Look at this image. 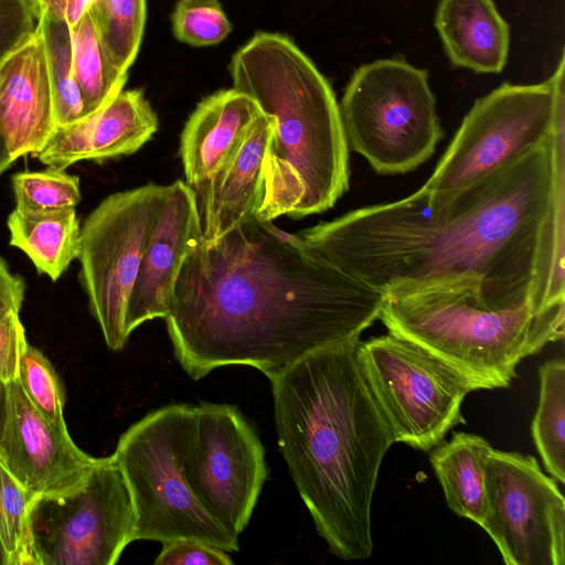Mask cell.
Here are the masks:
<instances>
[{"mask_svg":"<svg viewBox=\"0 0 565 565\" xmlns=\"http://www.w3.org/2000/svg\"><path fill=\"white\" fill-rule=\"evenodd\" d=\"M564 131L563 117L548 140L462 189L420 188L300 236L385 296L477 280L490 305L533 307L535 282L564 281Z\"/></svg>","mask_w":565,"mask_h":565,"instance_id":"cell-1","label":"cell"},{"mask_svg":"<svg viewBox=\"0 0 565 565\" xmlns=\"http://www.w3.org/2000/svg\"><path fill=\"white\" fill-rule=\"evenodd\" d=\"M385 299L300 235L254 215L186 255L164 320L192 380L247 365L271 382L317 350L360 339Z\"/></svg>","mask_w":565,"mask_h":565,"instance_id":"cell-2","label":"cell"},{"mask_svg":"<svg viewBox=\"0 0 565 565\" xmlns=\"http://www.w3.org/2000/svg\"><path fill=\"white\" fill-rule=\"evenodd\" d=\"M359 341L317 350L270 382L280 452L318 534L344 561L372 555V500L394 444L361 375Z\"/></svg>","mask_w":565,"mask_h":565,"instance_id":"cell-3","label":"cell"},{"mask_svg":"<svg viewBox=\"0 0 565 565\" xmlns=\"http://www.w3.org/2000/svg\"><path fill=\"white\" fill-rule=\"evenodd\" d=\"M233 88L273 122L255 217L321 213L349 189V147L339 103L315 63L287 35L258 32L232 57Z\"/></svg>","mask_w":565,"mask_h":565,"instance_id":"cell-4","label":"cell"},{"mask_svg":"<svg viewBox=\"0 0 565 565\" xmlns=\"http://www.w3.org/2000/svg\"><path fill=\"white\" fill-rule=\"evenodd\" d=\"M379 319L388 333L422 347L471 391L508 387L520 362L563 340L565 308L498 307L482 285H451L386 296Z\"/></svg>","mask_w":565,"mask_h":565,"instance_id":"cell-5","label":"cell"},{"mask_svg":"<svg viewBox=\"0 0 565 565\" xmlns=\"http://www.w3.org/2000/svg\"><path fill=\"white\" fill-rule=\"evenodd\" d=\"M193 405L171 404L132 424L113 457L127 483L135 513L134 541L196 540L239 551L227 532L193 493L185 458Z\"/></svg>","mask_w":565,"mask_h":565,"instance_id":"cell-6","label":"cell"},{"mask_svg":"<svg viewBox=\"0 0 565 565\" xmlns=\"http://www.w3.org/2000/svg\"><path fill=\"white\" fill-rule=\"evenodd\" d=\"M339 113L349 149L382 174L416 169L443 136L428 73L397 58L358 68Z\"/></svg>","mask_w":565,"mask_h":565,"instance_id":"cell-7","label":"cell"},{"mask_svg":"<svg viewBox=\"0 0 565 565\" xmlns=\"http://www.w3.org/2000/svg\"><path fill=\"white\" fill-rule=\"evenodd\" d=\"M565 58L545 82L503 84L476 100L431 177L422 186L455 191L548 140L565 117Z\"/></svg>","mask_w":565,"mask_h":565,"instance_id":"cell-8","label":"cell"},{"mask_svg":"<svg viewBox=\"0 0 565 565\" xmlns=\"http://www.w3.org/2000/svg\"><path fill=\"white\" fill-rule=\"evenodd\" d=\"M356 362L394 443L429 451L466 420L467 383L435 355L392 333L359 341Z\"/></svg>","mask_w":565,"mask_h":565,"instance_id":"cell-9","label":"cell"},{"mask_svg":"<svg viewBox=\"0 0 565 565\" xmlns=\"http://www.w3.org/2000/svg\"><path fill=\"white\" fill-rule=\"evenodd\" d=\"M168 185H146L105 198L81 226L78 279L106 345L121 350L130 333L128 305L143 249Z\"/></svg>","mask_w":565,"mask_h":565,"instance_id":"cell-10","label":"cell"},{"mask_svg":"<svg viewBox=\"0 0 565 565\" xmlns=\"http://www.w3.org/2000/svg\"><path fill=\"white\" fill-rule=\"evenodd\" d=\"M135 513L113 455L76 490L39 497L31 511L38 565H114L134 541Z\"/></svg>","mask_w":565,"mask_h":565,"instance_id":"cell-11","label":"cell"},{"mask_svg":"<svg viewBox=\"0 0 565 565\" xmlns=\"http://www.w3.org/2000/svg\"><path fill=\"white\" fill-rule=\"evenodd\" d=\"M185 475L207 512L238 537L268 470L259 436L236 406L207 402L193 406Z\"/></svg>","mask_w":565,"mask_h":565,"instance_id":"cell-12","label":"cell"},{"mask_svg":"<svg viewBox=\"0 0 565 565\" xmlns=\"http://www.w3.org/2000/svg\"><path fill=\"white\" fill-rule=\"evenodd\" d=\"M486 503L481 527L505 565L565 564V499L533 456L491 448Z\"/></svg>","mask_w":565,"mask_h":565,"instance_id":"cell-13","label":"cell"},{"mask_svg":"<svg viewBox=\"0 0 565 565\" xmlns=\"http://www.w3.org/2000/svg\"><path fill=\"white\" fill-rule=\"evenodd\" d=\"M98 460L35 409L18 379L7 383L0 462L24 489L36 497L72 492L85 482Z\"/></svg>","mask_w":565,"mask_h":565,"instance_id":"cell-14","label":"cell"},{"mask_svg":"<svg viewBox=\"0 0 565 565\" xmlns=\"http://www.w3.org/2000/svg\"><path fill=\"white\" fill-rule=\"evenodd\" d=\"M201 239L195 192L177 180L168 185L143 249L127 311L130 334L147 321L167 317L180 267Z\"/></svg>","mask_w":565,"mask_h":565,"instance_id":"cell-15","label":"cell"},{"mask_svg":"<svg viewBox=\"0 0 565 565\" xmlns=\"http://www.w3.org/2000/svg\"><path fill=\"white\" fill-rule=\"evenodd\" d=\"M56 130L45 45L36 31L0 63V132L9 153L33 157Z\"/></svg>","mask_w":565,"mask_h":565,"instance_id":"cell-16","label":"cell"},{"mask_svg":"<svg viewBox=\"0 0 565 565\" xmlns=\"http://www.w3.org/2000/svg\"><path fill=\"white\" fill-rule=\"evenodd\" d=\"M158 117L141 89H121L103 108L57 128L34 156L66 169L82 160L102 162L139 150L157 131Z\"/></svg>","mask_w":565,"mask_h":565,"instance_id":"cell-17","label":"cell"},{"mask_svg":"<svg viewBox=\"0 0 565 565\" xmlns=\"http://www.w3.org/2000/svg\"><path fill=\"white\" fill-rule=\"evenodd\" d=\"M271 134V119L262 114L214 173L192 186L203 242L217 241L255 215L263 199L264 161Z\"/></svg>","mask_w":565,"mask_h":565,"instance_id":"cell-18","label":"cell"},{"mask_svg":"<svg viewBox=\"0 0 565 565\" xmlns=\"http://www.w3.org/2000/svg\"><path fill=\"white\" fill-rule=\"evenodd\" d=\"M263 114L257 103L235 88L203 98L180 137V157L191 186L210 178Z\"/></svg>","mask_w":565,"mask_h":565,"instance_id":"cell-19","label":"cell"},{"mask_svg":"<svg viewBox=\"0 0 565 565\" xmlns=\"http://www.w3.org/2000/svg\"><path fill=\"white\" fill-rule=\"evenodd\" d=\"M435 25L455 65L477 73H500L504 68L509 24L492 0H440Z\"/></svg>","mask_w":565,"mask_h":565,"instance_id":"cell-20","label":"cell"},{"mask_svg":"<svg viewBox=\"0 0 565 565\" xmlns=\"http://www.w3.org/2000/svg\"><path fill=\"white\" fill-rule=\"evenodd\" d=\"M491 448L481 436L457 431L429 454L447 505L480 526L486 514V462Z\"/></svg>","mask_w":565,"mask_h":565,"instance_id":"cell-21","label":"cell"},{"mask_svg":"<svg viewBox=\"0 0 565 565\" xmlns=\"http://www.w3.org/2000/svg\"><path fill=\"white\" fill-rule=\"evenodd\" d=\"M10 245L21 249L35 266L56 281L77 258L81 225L75 209L30 212L14 209L8 216Z\"/></svg>","mask_w":565,"mask_h":565,"instance_id":"cell-22","label":"cell"},{"mask_svg":"<svg viewBox=\"0 0 565 565\" xmlns=\"http://www.w3.org/2000/svg\"><path fill=\"white\" fill-rule=\"evenodd\" d=\"M71 33L75 79L89 116L122 89L127 74L120 73L108 57L89 11L71 28Z\"/></svg>","mask_w":565,"mask_h":565,"instance_id":"cell-23","label":"cell"},{"mask_svg":"<svg viewBox=\"0 0 565 565\" xmlns=\"http://www.w3.org/2000/svg\"><path fill=\"white\" fill-rule=\"evenodd\" d=\"M540 402L532 437L552 478L565 483V362L552 359L540 369Z\"/></svg>","mask_w":565,"mask_h":565,"instance_id":"cell-24","label":"cell"},{"mask_svg":"<svg viewBox=\"0 0 565 565\" xmlns=\"http://www.w3.org/2000/svg\"><path fill=\"white\" fill-rule=\"evenodd\" d=\"M39 28L45 45L57 129L85 118L87 114L75 79L70 25L41 9Z\"/></svg>","mask_w":565,"mask_h":565,"instance_id":"cell-25","label":"cell"},{"mask_svg":"<svg viewBox=\"0 0 565 565\" xmlns=\"http://www.w3.org/2000/svg\"><path fill=\"white\" fill-rule=\"evenodd\" d=\"M88 11L111 63L127 74L141 44L146 0H94Z\"/></svg>","mask_w":565,"mask_h":565,"instance_id":"cell-26","label":"cell"},{"mask_svg":"<svg viewBox=\"0 0 565 565\" xmlns=\"http://www.w3.org/2000/svg\"><path fill=\"white\" fill-rule=\"evenodd\" d=\"M38 498L0 462V548L6 565H38L31 536V511Z\"/></svg>","mask_w":565,"mask_h":565,"instance_id":"cell-27","label":"cell"},{"mask_svg":"<svg viewBox=\"0 0 565 565\" xmlns=\"http://www.w3.org/2000/svg\"><path fill=\"white\" fill-rule=\"evenodd\" d=\"M15 209L49 212L75 209L81 201L79 179L65 169L47 167L12 175Z\"/></svg>","mask_w":565,"mask_h":565,"instance_id":"cell-28","label":"cell"},{"mask_svg":"<svg viewBox=\"0 0 565 565\" xmlns=\"http://www.w3.org/2000/svg\"><path fill=\"white\" fill-rule=\"evenodd\" d=\"M18 381L35 409L56 429L67 431L64 386L50 360L29 342L20 358Z\"/></svg>","mask_w":565,"mask_h":565,"instance_id":"cell-29","label":"cell"},{"mask_svg":"<svg viewBox=\"0 0 565 565\" xmlns=\"http://www.w3.org/2000/svg\"><path fill=\"white\" fill-rule=\"evenodd\" d=\"M171 22L174 36L192 46L217 44L233 26L218 0H178Z\"/></svg>","mask_w":565,"mask_h":565,"instance_id":"cell-30","label":"cell"},{"mask_svg":"<svg viewBox=\"0 0 565 565\" xmlns=\"http://www.w3.org/2000/svg\"><path fill=\"white\" fill-rule=\"evenodd\" d=\"M39 0H0V63L38 29Z\"/></svg>","mask_w":565,"mask_h":565,"instance_id":"cell-31","label":"cell"},{"mask_svg":"<svg viewBox=\"0 0 565 565\" xmlns=\"http://www.w3.org/2000/svg\"><path fill=\"white\" fill-rule=\"evenodd\" d=\"M156 565H232L226 551L190 539L162 543V548L153 562Z\"/></svg>","mask_w":565,"mask_h":565,"instance_id":"cell-32","label":"cell"},{"mask_svg":"<svg viewBox=\"0 0 565 565\" xmlns=\"http://www.w3.org/2000/svg\"><path fill=\"white\" fill-rule=\"evenodd\" d=\"M28 340L19 313L0 321V380L4 383L18 379L19 363Z\"/></svg>","mask_w":565,"mask_h":565,"instance_id":"cell-33","label":"cell"},{"mask_svg":"<svg viewBox=\"0 0 565 565\" xmlns=\"http://www.w3.org/2000/svg\"><path fill=\"white\" fill-rule=\"evenodd\" d=\"M24 294V279L11 273L7 262L0 257V321L11 313L20 312Z\"/></svg>","mask_w":565,"mask_h":565,"instance_id":"cell-34","label":"cell"},{"mask_svg":"<svg viewBox=\"0 0 565 565\" xmlns=\"http://www.w3.org/2000/svg\"><path fill=\"white\" fill-rule=\"evenodd\" d=\"M93 2L94 0H39L42 10L64 21L70 28L78 23Z\"/></svg>","mask_w":565,"mask_h":565,"instance_id":"cell-35","label":"cell"},{"mask_svg":"<svg viewBox=\"0 0 565 565\" xmlns=\"http://www.w3.org/2000/svg\"><path fill=\"white\" fill-rule=\"evenodd\" d=\"M14 160L11 158L6 140L0 132V174L10 168Z\"/></svg>","mask_w":565,"mask_h":565,"instance_id":"cell-36","label":"cell"},{"mask_svg":"<svg viewBox=\"0 0 565 565\" xmlns=\"http://www.w3.org/2000/svg\"><path fill=\"white\" fill-rule=\"evenodd\" d=\"M7 383L0 380V435L6 417Z\"/></svg>","mask_w":565,"mask_h":565,"instance_id":"cell-37","label":"cell"}]
</instances>
